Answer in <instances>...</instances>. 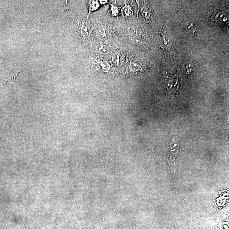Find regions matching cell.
Masks as SVG:
<instances>
[{
    "mask_svg": "<svg viewBox=\"0 0 229 229\" xmlns=\"http://www.w3.org/2000/svg\"><path fill=\"white\" fill-rule=\"evenodd\" d=\"M97 65L101 70L104 72H107L111 68L110 64L106 61H101L98 62H97Z\"/></svg>",
    "mask_w": 229,
    "mask_h": 229,
    "instance_id": "obj_6",
    "label": "cell"
},
{
    "mask_svg": "<svg viewBox=\"0 0 229 229\" xmlns=\"http://www.w3.org/2000/svg\"><path fill=\"white\" fill-rule=\"evenodd\" d=\"M96 50L100 54L106 55L109 53L110 50L107 46L103 44H100L97 46L96 48Z\"/></svg>",
    "mask_w": 229,
    "mask_h": 229,
    "instance_id": "obj_4",
    "label": "cell"
},
{
    "mask_svg": "<svg viewBox=\"0 0 229 229\" xmlns=\"http://www.w3.org/2000/svg\"><path fill=\"white\" fill-rule=\"evenodd\" d=\"M99 1V2L100 5H104L108 3V1H107V0H105V1H101L100 0Z\"/></svg>",
    "mask_w": 229,
    "mask_h": 229,
    "instance_id": "obj_10",
    "label": "cell"
},
{
    "mask_svg": "<svg viewBox=\"0 0 229 229\" xmlns=\"http://www.w3.org/2000/svg\"><path fill=\"white\" fill-rule=\"evenodd\" d=\"M121 12L124 16L130 17L132 15V9L129 5L125 4V5L122 8Z\"/></svg>",
    "mask_w": 229,
    "mask_h": 229,
    "instance_id": "obj_7",
    "label": "cell"
},
{
    "mask_svg": "<svg viewBox=\"0 0 229 229\" xmlns=\"http://www.w3.org/2000/svg\"><path fill=\"white\" fill-rule=\"evenodd\" d=\"M142 65V64L141 61L136 60L131 62L129 67L130 70L132 71H136L139 70L140 68Z\"/></svg>",
    "mask_w": 229,
    "mask_h": 229,
    "instance_id": "obj_5",
    "label": "cell"
},
{
    "mask_svg": "<svg viewBox=\"0 0 229 229\" xmlns=\"http://www.w3.org/2000/svg\"><path fill=\"white\" fill-rule=\"evenodd\" d=\"M110 7H111L110 12H111V15L114 17L118 16L119 13V8L113 4H111Z\"/></svg>",
    "mask_w": 229,
    "mask_h": 229,
    "instance_id": "obj_8",
    "label": "cell"
},
{
    "mask_svg": "<svg viewBox=\"0 0 229 229\" xmlns=\"http://www.w3.org/2000/svg\"><path fill=\"white\" fill-rule=\"evenodd\" d=\"M112 60L114 65L121 67L124 62V59L121 54L118 52L114 53L112 57Z\"/></svg>",
    "mask_w": 229,
    "mask_h": 229,
    "instance_id": "obj_2",
    "label": "cell"
},
{
    "mask_svg": "<svg viewBox=\"0 0 229 229\" xmlns=\"http://www.w3.org/2000/svg\"><path fill=\"white\" fill-rule=\"evenodd\" d=\"M97 33L98 35H100V36H104V35H105V30H104V29H103V28H99V29H98L97 31Z\"/></svg>",
    "mask_w": 229,
    "mask_h": 229,
    "instance_id": "obj_9",
    "label": "cell"
},
{
    "mask_svg": "<svg viewBox=\"0 0 229 229\" xmlns=\"http://www.w3.org/2000/svg\"><path fill=\"white\" fill-rule=\"evenodd\" d=\"M87 4L88 5V14L87 16V18H88L90 14L92 12L99 9L101 5L99 2V1H88Z\"/></svg>",
    "mask_w": 229,
    "mask_h": 229,
    "instance_id": "obj_3",
    "label": "cell"
},
{
    "mask_svg": "<svg viewBox=\"0 0 229 229\" xmlns=\"http://www.w3.org/2000/svg\"><path fill=\"white\" fill-rule=\"evenodd\" d=\"M78 24V30L80 37L83 40L89 39L91 36V30L88 22L84 19H81Z\"/></svg>",
    "mask_w": 229,
    "mask_h": 229,
    "instance_id": "obj_1",
    "label": "cell"
}]
</instances>
